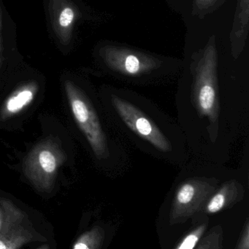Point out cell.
I'll return each instance as SVG.
<instances>
[{
  "label": "cell",
  "mask_w": 249,
  "mask_h": 249,
  "mask_svg": "<svg viewBox=\"0 0 249 249\" xmlns=\"http://www.w3.org/2000/svg\"><path fill=\"white\" fill-rule=\"evenodd\" d=\"M182 60L175 104L189 150L193 158L226 165L235 143L249 137L248 65L230 52L224 56L213 35L189 47Z\"/></svg>",
  "instance_id": "obj_1"
},
{
  "label": "cell",
  "mask_w": 249,
  "mask_h": 249,
  "mask_svg": "<svg viewBox=\"0 0 249 249\" xmlns=\"http://www.w3.org/2000/svg\"><path fill=\"white\" fill-rule=\"evenodd\" d=\"M99 97L113 128L124 142L149 156L181 168L190 158L185 135L171 118L144 95L105 84Z\"/></svg>",
  "instance_id": "obj_2"
},
{
  "label": "cell",
  "mask_w": 249,
  "mask_h": 249,
  "mask_svg": "<svg viewBox=\"0 0 249 249\" xmlns=\"http://www.w3.org/2000/svg\"><path fill=\"white\" fill-rule=\"evenodd\" d=\"M64 89L75 122L98 166L113 178L125 174L131 159L125 142L110 124L102 102L99 104L71 80L64 82Z\"/></svg>",
  "instance_id": "obj_3"
},
{
  "label": "cell",
  "mask_w": 249,
  "mask_h": 249,
  "mask_svg": "<svg viewBox=\"0 0 249 249\" xmlns=\"http://www.w3.org/2000/svg\"><path fill=\"white\" fill-rule=\"evenodd\" d=\"M94 55L105 74L132 86L167 84L178 79L183 65L182 59L111 41L98 43Z\"/></svg>",
  "instance_id": "obj_4"
},
{
  "label": "cell",
  "mask_w": 249,
  "mask_h": 249,
  "mask_svg": "<svg viewBox=\"0 0 249 249\" xmlns=\"http://www.w3.org/2000/svg\"><path fill=\"white\" fill-rule=\"evenodd\" d=\"M231 168L192 157L180 168L170 199V223H184L203 213L211 196L228 176Z\"/></svg>",
  "instance_id": "obj_5"
},
{
  "label": "cell",
  "mask_w": 249,
  "mask_h": 249,
  "mask_svg": "<svg viewBox=\"0 0 249 249\" xmlns=\"http://www.w3.org/2000/svg\"><path fill=\"white\" fill-rule=\"evenodd\" d=\"M67 160V154L54 138L35 145L23 160V172L38 191L48 193L55 184L58 171Z\"/></svg>",
  "instance_id": "obj_6"
},
{
  "label": "cell",
  "mask_w": 249,
  "mask_h": 249,
  "mask_svg": "<svg viewBox=\"0 0 249 249\" xmlns=\"http://www.w3.org/2000/svg\"><path fill=\"white\" fill-rule=\"evenodd\" d=\"M47 30L62 50L71 48L78 26L89 17L82 0H42Z\"/></svg>",
  "instance_id": "obj_7"
},
{
  "label": "cell",
  "mask_w": 249,
  "mask_h": 249,
  "mask_svg": "<svg viewBox=\"0 0 249 249\" xmlns=\"http://www.w3.org/2000/svg\"><path fill=\"white\" fill-rule=\"evenodd\" d=\"M238 168H231L229 174L211 196L203 209L206 214H216L228 210L245 199L249 178V153Z\"/></svg>",
  "instance_id": "obj_8"
},
{
  "label": "cell",
  "mask_w": 249,
  "mask_h": 249,
  "mask_svg": "<svg viewBox=\"0 0 249 249\" xmlns=\"http://www.w3.org/2000/svg\"><path fill=\"white\" fill-rule=\"evenodd\" d=\"M4 212V227L0 232V249H20L33 241H45L34 231L26 213L8 199H0Z\"/></svg>",
  "instance_id": "obj_9"
},
{
  "label": "cell",
  "mask_w": 249,
  "mask_h": 249,
  "mask_svg": "<svg viewBox=\"0 0 249 249\" xmlns=\"http://www.w3.org/2000/svg\"><path fill=\"white\" fill-rule=\"evenodd\" d=\"M249 0H238L230 40V52L235 59L244 55L249 33Z\"/></svg>",
  "instance_id": "obj_10"
},
{
  "label": "cell",
  "mask_w": 249,
  "mask_h": 249,
  "mask_svg": "<svg viewBox=\"0 0 249 249\" xmlns=\"http://www.w3.org/2000/svg\"><path fill=\"white\" fill-rule=\"evenodd\" d=\"M38 91V85L29 82L16 89L1 106L0 121H5L19 115L33 102Z\"/></svg>",
  "instance_id": "obj_11"
},
{
  "label": "cell",
  "mask_w": 249,
  "mask_h": 249,
  "mask_svg": "<svg viewBox=\"0 0 249 249\" xmlns=\"http://www.w3.org/2000/svg\"><path fill=\"white\" fill-rule=\"evenodd\" d=\"M17 26L11 15L0 0V67L2 64L6 51L13 46L16 38Z\"/></svg>",
  "instance_id": "obj_12"
},
{
  "label": "cell",
  "mask_w": 249,
  "mask_h": 249,
  "mask_svg": "<svg viewBox=\"0 0 249 249\" xmlns=\"http://www.w3.org/2000/svg\"><path fill=\"white\" fill-rule=\"evenodd\" d=\"M105 238V232L100 226H95L78 237L73 249H101Z\"/></svg>",
  "instance_id": "obj_13"
},
{
  "label": "cell",
  "mask_w": 249,
  "mask_h": 249,
  "mask_svg": "<svg viewBox=\"0 0 249 249\" xmlns=\"http://www.w3.org/2000/svg\"><path fill=\"white\" fill-rule=\"evenodd\" d=\"M195 249H223V231L221 225L213 227L202 238Z\"/></svg>",
  "instance_id": "obj_14"
},
{
  "label": "cell",
  "mask_w": 249,
  "mask_h": 249,
  "mask_svg": "<svg viewBox=\"0 0 249 249\" xmlns=\"http://www.w3.org/2000/svg\"><path fill=\"white\" fill-rule=\"evenodd\" d=\"M207 222H203L192 230L181 240L175 249H195L207 231Z\"/></svg>",
  "instance_id": "obj_15"
},
{
  "label": "cell",
  "mask_w": 249,
  "mask_h": 249,
  "mask_svg": "<svg viewBox=\"0 0 249 249\" xmlns=\"http://www.w3.org/2000/svg\"><path fill=\"white\" fill-rule=\"evenodd\" d=\"M225 0H194L193 2V14L203 18L220 7Z\"/></svg>",
  "instance_id": "obj_16"
},
{
  "label": "cell",
  "mask_w": 249,
  "mask_h": 249,
  "mask_svg": "<svg viewBox=\"0 0 249 249\" xmlns=\"http://www.w3.org/2000/svg\"><path fill=\"white\" fill-rule=\"evenodd\" d=\"M235 249H249V222L246 221L242 232Z\"/></svg>",
  "instance_id": "obj_17"
},
{
  "label": "cell",
  "mask_w": 249,
  "mask_h": 249,
  "mask_svg": "<svg viewBox=\"0 0 249 249\" xmlns=\"http://www.w3.org/2000/svg\"><path fill=\"white\" fill-rule=\"evenodd\" d=\"M4 219H5V216H4V210L0 205V232L4 227Z\"/></svg>",
  "instance_id": "obj_18"
},
{
  "label": "cell",
  "mask_w": 249,
  "mask_h": 249,
  "mask_svg": "<svg viewBox=\"0 0 249 249\" xmlns=\"http://www.w3.org/2000/svg\"><path fill=\"white\" fill-rule=\"evenodd\" d=\"M42 249V248H40V249Z\"/></svg>",
  "instance_id": "obj_19"
}]
</instances>
